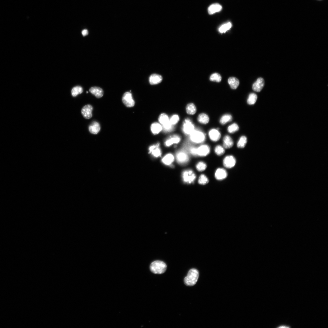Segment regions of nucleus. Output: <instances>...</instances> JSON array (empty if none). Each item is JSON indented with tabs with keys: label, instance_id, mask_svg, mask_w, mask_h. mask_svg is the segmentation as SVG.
Returning <instances> with one entry per match:
<instances>
[{
	"label": "nucleus",
	"instance_id": "5",
	"mask_svg": "<svg viewBox=\"0 0 328 328\" xmlns=\"http://www.w3.org/2000/svg\"><path fill=\"white\" fill-rule=\"evenodd\" d=\"M182 178L184 182L190 184L194 182L196 179V176L193 171L187 170L183 172Z\"/></svg>",
	"mask_w": 328,
	"mask_h": 328
},
{
	"label": "nucleus",
	"instance_id": "7",
	"mask_svg": "<svg viewBox=\"0 0 328 328\" xmlns=\"http://www.w3.org/2000/svg\"><path fill=\"white\" fill-rule=\"evenodd\" d=\"M223 163L225 167L227 168H231L236 165V160L233 156L228 155L224 157Z\"/></svg>",
	"mask_w": 328,
	"mask_h": 328
},
{
	"label": "nucleus",
	"instance_id": "11",
	"mask_svg": "<svg viewBox=\"0 0 328 328\" xmlns=\"http://www.w3.org/2000/svg\"><path fill=\"white\" fill-rule=\"evenodd\" d=\"M210 151V149L209 146L207 145H202L197 148V155L201 156L208 155Z\"/></svg>",
	"mask_w": 328,
	"mask_h": 328
},
{
	"label": "nucleus",
	"instance_id": "2",
	"mask_svg": "<svg viewBox=\"0 0 328 328\" xmlns=\"http://www.w3.org/2000/svg\"><path fill=\"white\" fill-rule=\"evenodd\" d=\"M167 268V266L165 262L160 260L153 262L150 266L151 271L154 274H163L166 271Z\"/></svg>",
	"mask_w": 328,
	"mask_h": 328
},
{
	"label": "nucleus",
	"instance_id": "15",
	"mask_svg": "<svg viewBox=\"0 0 328 328\" xmlns=\"http://www.w3.org/2000/svg\"><path fill=\"white\" fill-rule=\"evenodd\" d=\"M181 138L177 135H174L169 138L165 142V145L167 146H169L174 144L179 143L180 141Z\"/></svg>",
	"mask_w": 328,
	"mask_h": 328
},
{
	"label": "nucleus",
	"instance_id": "14",
	"mask_svg": "<svg viewBox=\"0 0 328 328\" xmlns=\"http://www.w3.org/2000/svg\"><path fill=\"white\" fill-rule=\"evenodd\" d=\"M209 136L210 139L214 142L218 141L221 137V134L219 131L215 129H212L209 131Z\"/></svg>",
	"mask_w": 328,
	"mask_h": 328
},
{
	"label": "nucleus",
	"instance_id": "25",
	"mask_svg": "<svg viewBox=\"0 0 328 328\" xmlns=\"http://www.w3.org/2000/svg\"><path fill=\"white\" fill-rule=\"evenodd\" d=\"M159 122L162 125H164L170 122V120L168 116L165 114H163L160 115L159 118Z\"/></svg>",
	"mask_w": 328,
	"mask_h": 328
},
{
	"label": "nucleus",
	"instance_id": "39",
	"mask_svg": "<svg viewBox=\"0 0 328 328\" xmlns=\"http://www.w3.org/2000/svg\"><path fill=\"white\" fill-rule=\"evenodd\" d=\"M82 34L83 36H85L88 34V31L86 29L83 30L82 32Z\"/></svg>",
	"mask_w": 328,
	"mask_h": 328
},
{
	"label": "nucleus",
	"instance_id": "16",
	"mask_svg": "<svg viewBox=\"0 0 328 328\" xmlns=\"http://www.w3.org/2000/svg\"><path fill=\"white\" fill-rule=\"evenodd\" d=\"M162 79L163 78L161 76L156 74H153L149 77V80L151 85H155L161 83Z\"/></svg>",
	"mask_w": 328,
	"mask_h": 328
},
{
	"label": "nucleus",
	"instance_id": "23",
	"mask_svg": "<svg viewBox=\"0 0 328 328\" xmlns=\"http://www.w3.org/2000/svg\"><path fill=\"white\" fill-rule=\"evenodd\" d=\"M162 127L161 124L157 123L153 124L151 126V130L154 135L160 133L162 129Z\"/></svg>",
	"mask_w": 328,
	"mask_h": 328
},
{
	"label": "nucleus",
	"instance_id": "29",
	"mask_svg": "<svg viewBox=\"0 0 328 328\" xmlns=\"http://www.w3.org/2000/svg\"><path fill=\"white\" fill-rule=\"evenodd\" d=\"M257 99V96L256 94L254 93L250 94L247 100L248 104L249 105L254 104Z\"/></svg>",
	"mask_w": 328,
	"mask_h": 328
},
{
	"label": "nucleus",
	"instance_id": "34",
	"mask_svg": "<svg viewBox=\"0 0 328 328\" xmlns=\"http://www.w3.org/2000/svg\"><path fill=\"white\" fill-rule=\"evenodd\" d=\"M239 129V126L236 123H234L230 125L228 128V132L231 134H233L237 132Z\"/></svg>",
	"mask_w": 328,
	"mask_h": 328
},
{
	"label": "nucleus",
	"instance_id": "41",
	"mask_svg": "<svg viewBox=\"0 0 328 328\" xmlns=\"http://www.w3.org/2000/svg\"><path fill=\"white\" fill-rule=\"evenodd\" d=\"M86 93H88V91H87Z\"/></svg>",
	"mask_w": 328,
	"mask_h": 328
},
{
	"label": "nucleus",
	"instance_id": "10",
	"mask_svg": "<svg viewBox=\"0 0 328 328\" xmlns=\"http://www.w3.org/2000/svg\"><path fill=\"white\" fill-rule=\"evenodd\" d=\"M93 107L90 105H87L84 106L81 111V114L83 117L86 119H89L92 117V112Z\"/></svg>",
	"mask_w": 328,
	"mask_h": 328
},
{
	"label": "nucleus",
	"instance_id": "37",
	"mask_svg": "<svg viewBox=\"0 0 328 328\" xmlns=\"http://www.w3.org/2000/svg\"><path fill=\"white\" fill-rule=\"evenodd\" d=\"M170 122L173 126L176 125L179 120V117L177 115H173L169 119Z\"/></svg>",
	"mask_w": 328,
	"mask_h": 328
},
{
	"label": "nucleus",
	"instance_id": "35",
	"mask_svg": "<svg viewBox=\"0 0 328 328\" xmlns=\"http://www.w3.org/2000/svg\"><path fill=\"white\" fill-rule=\"evenodd\" d=\"M209 182L208 177L204 174H202L199 177L198 182L201 185H205Z\"/></svg>",
	"mask_w": 328,
	"mask_h": 328
},
{
	"label": "nucleus",
	"instance_id": "40",
	"mask_svg": "<svg viewBox=\"0 0 328 328\" xmlns=\"http://www.w3.org/2000/svg\"><path fill=\"white\" fill-rule=\"evenodd\" d=\"M279 327V328H283V327L288 328V327H289L286 326H281L279 327Z\"/></svg>",
	"mask_w": 328,
	"mask_h": 328
},
{
	"label": "nucleus",
	"instance_id": "33",
	"mask_svg": "<svg viewBox=\"0 0 328 328\" xmlns=\"http://www.w3.org/2000/svg\"><path fill=\"white\" fill-rule=\"evenodd\" d=\"M210 80L211 81L219 82L222 80V77L219 74L214 73L211 75Z\"/></svg>",
	"mask_w": 328,
	"mask_h": 328
},
{
	"label": "nucleus",
	"instance_id": "24",
	"mask_svg": "<svg viewBox=\"0 0 328 328\" xmlns=\"http://www.w3.org/2000/svg\"><path fill=\"white\" fill-rule=\"evenodd\" d=\"M199 122L202 124H207L209 123V116L204 114H200L198 118Z\"/></svg>",
	"mask_w": 328,
	"mask_h": 328
},
{
	"label": "nucleus",
	"instance_id": "26",
	"mask_svg": "<svg viewBox=\"0 0 328 328\" xmlns=\"http://www.w3.org/2000/svg\"><path fill=\"white\" fill-rule=\"evenodd\" d=\"M186 110L187 114L189 115H194L196 113L197 111L196 107L195 105L191 103L187 105L186 107Z\"/></svg>",
	"mask_w": 328,
	"mask_h": 328
},
{
	"label": "nucleus",
	"instance_id": "17",
	"mask_svg": "<svg viewBox=\"0 0 328 328\" xmlns=\"http://www.w3.org/2000/svg\"><path fill=\"white\" fill-rule=\"evenodd\" d=\"M100 126L99 124L96 121H94L89 126V130L90 133L94 134H96L99 132Z\"/></svg>",
	"mask_w": 328,
	"mask_h": 328
},
{
	"label": "nucleus",
	"instance_id": "6",
	"mask_svg": "<svg viewBox=\"0 0 328 328\" xmlns=\"http://www.w3.org/2000/svg\"><path fill=\"white\" fill-rule=\"evenodd\" d=\"M194 130V126L191 121L189 119H185L183 127V130L184 133L187 135H190Z\"/></svg>",
	"mask_w": 328,
	"mask_h": 328
},
{
	"label": "nucleus",
	"instance_id": "20",
	"mask_svg": "<svg viewBox=\"0 0 328 328\" xmlns=\"http://www.w3.org/2000/svg\"><path fill=\"white\" fill-rule=\"evenodd\" d=\"M234 145L233 140L229 135L225 136L223 139V146L224 148L229 149Z\"/></svg>",
	"mask_w": 328,
	"mask_h": 328
},
{
	"label": "nucleus",
	"instance_id": "3",
	"mask_svg": "<svg viewBox=\"0 0 328 328\" xmlns=\"http://www.w3.org/2000/svg\"><path fill=\"white\" fill-rule=\"evenodd\" d=\"M190 139L194 143L197 144L201 143L204 141L205 136L204 133L202 131L194 130L190 134Z\"/></svg>",
	"mask_w": 328,
	"mask_h": 328
},
{
	"label": "nucleus",
	"instance_id": "4",
	"mask_svg": "<svg viewBox=\"0 0 328 328\" xmlns=\"http://www.w3.org/2000/svg\"><path fill=\"white\" fill-rule=\"evenodd\" d=\"M122 101L127 107H132L135 105V101L133 98L132 94L130 92H126L124 93L122 97Z\"/></svg>",
	"mask_w": 328,
	"mask_h": 328
},
{
	"label": "nucleus",
	"instance_id": "22",
	"mask_svg": "<svg viewBox=\"0 0 328 328\" xmlns=\"http://www.w3.org/2000/svg\"><path fill=\"white\" fill-rule=\"evenodd\" d=\"M228 82L231 88L233 89H236L239 84V81L238 79L234 77L229 78Z\"/></svg>",
	"mask_w": 328,
	"mask_h": 328
},
{
	"label": "nucleus",
	"instance_id": "36",
	"mask_svg": "<svg viewBox=\"0 0 328 328\" xmlns=\"http://www.w3.org/2000/svg\"><path fill=\"white\" fill-rule=\"evenodd\" d=\"M196 168L199 172H203L207 168V165L203 162H199L196 165Z\"/></svg>",
	"mask_w": 328,
	"mask_h": 328
},
{
	"label": "nucleus",
	"instance_id": "12",
	"mask_svg": "<svg viewBox=\"0 0 328 328\" xmlns=\"http://www.w3.org/2000/svg\"><path fill=\"white\" fill-rule=\"evenodd\" d=\"M228 173L227 171L222 168H219L215 172L214 176L218 180L221 181L225 179L227 177Z\"/></svg>",
	"mask_w": 328,
	"mask_h": 328
},
{
	"label": "nucleus",
	"instance_id": "38",
	"mask_svg": "<svg viewBox=\"0 0 328 328\" xmlns=\"http://www.w3.org/2000/svg\"><path fill=\"white\" fill-rule=\"evenodd\" d=\"M189 151L190 153L193 155L196 156L197 155V148L195 147L191 148Z\"/></svg>",
	"mask_w": 328,
	"mask_h": 328
},
{
	"label": "nucleus",
	"instance_id": "18",
	"mask_svg": "<svg viewBox=\"0 0 328 328\" xmlns=\"http://www.w3.org/2000/svg\"><path fill=\"white\" fill-rule=\"evenodd\" d=\"M89 91L97 98L102 97L104 94V91L102 89L99 87H92L90 89Z\"/></svg>",
	"mask_w": 328,
	"mask_h": 328
},
{
	"label": "nucleus",
	"instance_id": "13",
	"mask_svg": "<svg viewBox=\"0 0 328 328\" xmlns=\"http://www.w3.org/2000/svg\"><path fill=\"white\" fill-rule=\"evenodd\" d=\"M264 85V79L262 78H259L253 84L252 88L254 91L257 92H259L263 88Z\"/></svg>",
	"mask_w": 328,
	"mask_h": 328
},
{
	"label": "nucleus",
	"instance_id": "28",
	"mask_svg": "<svg viewBox=\"0 0 328 328\" xmlns=\"http://www.w3.org/2000/svg\"><path fill=\"white\" fill-rule=\"evenodd\" d=\"M247 142V139L245 136H242L240 138L237 143V146L239 148H244Z\"/></svg>",
	"mask_w": 328,
	"mask_h": 328
},
{
	"label": "nucleus",
	"instance_id": "1",
	"mask_svg": "<svg viewBox=\"0 0 328 328\" xmlns=\"http://www.w3.org/2000/svg\"><path fill=\"white\" fill-rule=\"evenodd\" d=\"M199 276L198 271L195 269H190L188 274L184 279L185 284L188 286H192L197 282Z\"/></svg>",
	"mask_w": 328,
	"mask_h": 328
},
{
	"label": "nucleus",
	"instance_id": "32",
	"mask_svg": "<svg viewBox=\"0 0 328 328\" xmlns=\"http://www.w3.org/2000/svg\"><path fill=\"white\" fill-rule=\"evenodd\" d=\"M214 152L217 155L220 156L224 154L225 151L224 147L218 145L215 147Z\"/></svg>",
	"mask_w": 328,
	"mask_h": 328
},
{
	"label": "nucleus",
	"instance_id": "19",
	"mask_svg": "<svg viewBox=\"0 0 328 328\" xmlns=\"http://www.w3.org/2000/svg\"><path fill=\"white\" fill-rule=\"evenodd\" d=\"M222 9V6L217 3L214 4L210 5L208 9V12L210 15L220 11Z\"/></svg>",
	"mask_w": 328,
	"mask_h": 328
},
{
	"label": "nucleus",
	"instance_id": "8",
	"mask_svg": "<svg viewBox=\"0 0 328 328\" xmlns=\"http://www.w3.org/2000/svg\"><path fill=\"white\" fill-rule=\"evenodd\" d=\"M149 153L156 157L161 156L162 153L160 148V144L157 143L150 146L149 148Z\"/></svg>",
	"mask_w": 328,
	"mask_h": 328
},
{
	"label": "nucleus",
	"instance_id": "21",
	"mask_svg": "<svg viewBox=\"0 0 328 328\" xmlns=\"http://www.w3.org/2000/svg\"><path fill=\"white\" fill-rule=\"evenodd\" d=\"M174 157L172 154H169L166 155L162 159V162L165 165H169L174 161Z\"/></svg>",
	"mask_w": 328,
	"mask_h": 328
},
{
	"label": "nucleus",
	"instance_id": "27",
	"mask_svg": "<svg viewBox=\"0 0 328 328\" xmlns=\"http://www.w3.org/2000/svg\"><path fill=\"white\" fill-rule=\"evenodd\" d=\"M232 116L230 114H227L222 116L220 119V122L221 124L224 125L232 121Z\"/></svg>",
	"mask_w": 328,
	"mask_h": 328
},
{
	"label": "nucleus",
	"instance_id": "30",
	"mask_svg": "<svg viewBox=\"0 0 328 328\" xmlns=\"http://www.w3.org/2000/svg\"><path fill=\"white\" fill-rule=\"evenodd\" d=\"M232 26V24L230 22L224 24L219 28V31L222 33H225L231 29Z\"/></svg>",
	"mask_w": 328,
	"mask_h": 328
},
{
	"label": "nucleus",
	"instance_id": "9",
	"mask_svg": "<svg viewBox=\"0 0 328 328\" xmlns=\"http://www.w3.org/2000/svg\"><path fill=\"white\" fill-rule=\"evenodd\" d=\"M176 158L178 163L184 164L189 161V157L187 154L184 151L178 152L176 155Z\"/></svg>",
	"mask_w": 328,
	"mask_h": 328
},
{
	"label": "nucleus",
	"instance_id": "31",
	"mask_svg": "<svg viewBox=\"0 0 328 328\" xmlns=\"http://www.w3.org/2000/svg\"><path fill=\"white\" fill-rule=\"evenodd\" d=\"M83 91V89L80 86L75 87L71 90L72 95L73 97H76L78 95L82 93Z\"/></svg>",
	"mask_w": 328,
	"mask_h": 328
}]
</instances>
